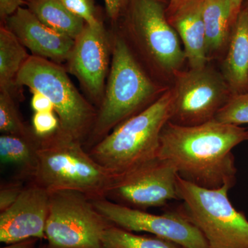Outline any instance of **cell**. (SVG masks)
Instances as JSON below:
<instances>
[{
    "label": "cell",
    "mask_w": 248,
    "mask_h": 248,
    "mask_svg": "<svg viewBox=\"0 0 248 248\" xmlns=\"http://www.w3.org/2000/svg\"><path fill=\"white\" fill-rule=\"evenodd\" d=\"M232 8V24L234 25L236 18L239 16L244 0H230Z\"/></svg>",
    "instance_id": "cell-31"
},
{
    "label": "cell",
    "mask_w": 248,
    "mask_h": 248,
    "mask_svg": "<svg viewBox=\"0 0 248 248\" xmlns=\"http://www.w3.org/2000/svg\"><path fill=\"white\" fill-rule=\"evenodd\" d=\"M109 55L110 46L102 23L99 20L94 24H86L76 40L68 61L70 72L94 99H99L104 91Z\"/></svg>",
    "instance_id": "cell-13"
},
{
    "label": "cell",
    "mask_w": 248,
    "mask_h": 248,
    "mask_svg": "<svg viewBox=\"0 0 248 248\" xmlns=\"http://www.w3.org/2000/svg\"><path fill=\"white\" fill-rule=\"evenodd\" d=\"M222 76L232 94L248 92V12L241 9L232 28Z\"/></svg>",
    "instance_id": "cell-15"
},
{
    "label": "cell",
    "mask_w": 248,
    "mask_h": 248,
    "mask_svg": "<svg viewBox=\"0 0 248 248\" xmlns=\"http://www.w3.org/2000/svg\"><path fill=\"white\" fill-rule=\"evenodd\" d=\"M161 1H164V2H166V1H167V2H169V0H161Z\"/></svg>",
    "instance_id": "cell-34"
},
{
    "label": "cell",
    "mask_w": 248,
    "mask_h": 248,
    "mask_svg": "<svg viewBox=\"0 0 248 248\" xmlns=\"http://www.w3.org/2000/svg\"><path fill=\"white\" fill-rule=\"evenodd\" d=\"M15 84L45 94L53 104L60 128L82 141L93 128L97 113L73 86L63 68L47 59L31 55L16 77Z\"/></svg>",
    "instance_id": "cell-6"
},
{
    "label": "cell",
    "mask_w": 248,
    "mask_h": 248,
    "mask_svg": "<svg viewBox=\"0 0 248 248\" xmlns=\"http://www.w3.org/2000/svg\"><path fill=\"white\" fill-rule=\"evenodd\" d=\"M172 108V91L168 89L144 110L119 124L89 154L116 180L136 172L157 159L160 136Z\"/></svg>",
    "instance_id": "cell-2"
},
{
    "label": "cell",
    "mask_w": 248,
    "mask_h": 248,
    "mask_svg": "<svg viewBox=\"0 0 248 248\" xmlns=\"http://www.w3.org/2000/svg\"><path fill=\"white\" fill-rule=\"evenodd\" d=\"M112 225L84 194L50 192L45 234L50 248H104L103 236Z\"/></svg>",
    "instance_id": "cell-7"
},
{
    "label": "cell",
    "mask_w": 248,
    "mask_h": 248,
    "mask_svg": "<svg viewBox=\"0 0 248 248\" xmlns=\"http://www.w3.org/2000/svg\"><path fill=\"white\" fill-rule=\"evenodd\" d=\"M214 120L232 125L248 124V92L232 94Z\"/></svg>",
    "instance_id": "cell-23"
},
{
    "label": "cell",
    "mask_w": 248,
    "mask_h": 248,
    "mask_svg": "<svg viewBox=\"0 0 248 248\" xmlns=\"http://www.w3.org/2000/svg\"><path fill=\"white\" fill-rule=\"evenodd\" d=\"M0 131L6 135L28 136L32 133L20 118L10 91L0 93Z\"/></svg>",
    "instance_id": "cell-22"
},
{
    "label": "cell",
    "mask_w": 248,
    "mask_h": 248,
    "mask_svg": "<svg viewBox=\"0 0 248 248\" xmlns=\"http://www.w3.org/2000/svg\"><path fill=\"white\" fill-rule=\"evenodd\" d=\"M34 241H35L34 239L24 240V241L8 244L7 246L1 248H31L33 245Z\"/></svg>",
    "instance_id": "cell-32"
},
{
    "label": "cell",
    "mask_w": 248,
    "mask_h": 248,
    "mask_svg": "<svg viewBox=\"0 0 248 248\" xmlns=\"http://www.w3.org/2000/svg\"><path fill=\"white\" fill-rule=\"evenodd\" d=\"M40 141L35 133L28 136L2 134L0 136L1 164L17 166L22 174L32 178L37 169Z\"/></svg>",
    "instance_id": "cell-19"
},
{
    "label": "cell",
    "mask_w": 248,
    "mask_h": 248,
    "mask_svg": "<svg viewBox=\"0 0 248 248\" xmlns=\"http://www.w3.org/2000/svg\"><path fill=\"white\" fill-rule=\"evenodd\" d=\"M50 192L32 182L16 203L0 214V241L10 244L29 239H46Z\"/></svg>",
    "instance_id": "cell-12"
},
{
    "label": "cell",
    "mask_w": 248,
    "mask_h": 248,
    "mask_svg": "<svg viewBox=\"0 0 248 248\" xmlns=\"http://www.w3.org/2000/svg\"><path fill=\"white\" fill-rule=\"evenodd\" d=\"M170 121L185 126L215 119L232 95L221 73L206 66L178 72L174 78Z\"/></svg>",
    "instance_id": "cell-9"
},
{
    "label": "cell",
    "mask_w": 248,
    "mask_h": 248,
    "mask_svg": "<svg viewBox=\"0 0 248 248\" xmlns=\"http://www.w3.org/2000/svg\"><path fill=\"white\" fill-rule=\"evenodd\" d=\"M91 201L104 218L114 226L125 231L146 232L184 248H210L201 232L177 211L153 215L107 198Z\"/></svg>",
    "instance_id": "cell-10"
},
{
    "label": "cell",
    "mask_w": 248,
    "mask_h": 248,
    "mask_svg": "<svg viewBox=\"0 0 248 248\" xmlns=\"http://www.w3.org/2000/svg\"><path fill=\"white\" fill-rule=\"evenodd\" d=\"M32 179L48 192L76 191L95 200L107 197L117 178L85 151L81 141L59 128L40 138Z\"/></svg>",
    "instance_id": "cell-3"
},
{
    "label": "cell",
    "mask_w": 248,
    "mask_h": 248,
    "mask_svg": "<svg viewBox=\"0 0 248 248\" xmlns=\"http://www.w3.org/2000/svg\"><path fill=\"white\" fill-rule=\"evenodd\" d=\"M31 107L35 112H50L54 111L53 104L46 96L40 92H32ZM55 112V111H54Z\"/></svg>",
    "instance_id": "cell-28"
},
{
    "label": "cell",
    "mask_w": 248,
    "mask_h": 248,
    "mask_svg": "<svg viewBox=\"0 0 248 248\" xmlns=\"http://www.w3.org/2000/svg\"><path fill=\"white\" fill-rule=\"evenodd\" d=\"M248 141V130L213 120L192 126L170 121L161 131L158 158L166 160L182 179L200 187L231 188L236 183L233 148Z\"/></svg>",
    "instance_id": "cell-1"
},
{
    "label": "cell",
    "mask_w": 248,
    "mask_h": 248,
    "mask_svg": "<svg viewBox=\"0 0 248 248\" xmlns=\"http://www.w3.org/2000/svg\"><path fill=\"white\" fill-rule=\"evenodd\" d=\"M168 89L157 86L147 76L125 40L117 37L107 88L93 135L104 138L119 124L153 104Z\"/></svg>",
    "instance_id": "cell-4"
},
{
    "label": "cell",
    "mask_w": 248,
    "mask_h": 248,
    "mask_svg": "<svg viewBox=\"0 0 248 248\" xmlns=\"http://www.w3.org/2000/svg\"><path fill=\"white\" fill-rule=\"evenodd\" d=\"M68 11L81 18L86 24L98 22L95 17L94 8L91 0H60Z\"/></svg>",
    "instance_id": "cell-25"
},
{
    "label": "cell",
    "mask_w": 248,
    "mask_h": 248,
    "mask_svg": "<svg viewBox=\"0 0 248 248\" xmlns=\"http://www.w3.org/2000/svg\"><path fill=\"white\" fill-rule=\"evenodd\" d=\"M29 55L24 46L6 27L0 29V88L9 91Z\"/></svg>",
    "instance_id": "cell-20"
},
{
    "label": "cell",
    "mask_w": 248,
    "mask_h": 248,
    "mask_svg": "<svg viewBox=\"0 0 248 248\" xmlns=\"http://www.w3.org/2000/svg\"><path fill=\"white\" fill-rule=\"evenodd\" d=\"M104 248H184L168 240L135 234L112 225L103 236Z\"/></svg>",
    "instance_id": "cell-21"
},
{
    "label": "cell",
    "mask_w": 248,
    "mask_h": 248,
    "mask_svg": "<svg viewBox=\"0 0 248 248\" xmlns=\"http://www.w3.org/2000/svg\"><path fill=\"white\" fill-rule=\"evenodd\" d=\"M31 0H25L26 3L28 2V1H30Z\"/></svg>",
    "instance_id": "cell-35"
},
{
    "label": "cell",
    "mask_w": 248,
    "mask_h": 248,
    "mask_svg": "<svg viewBox=\"0 0 248 248\" xmlns=\"http://www.w3.org/2000/svg\"><path fill=\"white\" fill-rule=\"evenodd\" d=\"M24 0H0V16L6 19L22 7Z\"/></svg>",
    "instance_id": "cell-30"
},
{
    "label": "cell",
    "mask_w": 248,
    "mask_h": 248,
    "mask_svg": "<svg viewBox=\"0 0 248 248\" xmlns=\"http://www.w3.org/2000/svg\"><path fill=\"white\" fill-rule=\"evenodd\" d=\"M33 133L38 138L49 136L60 128V120L54 111L35 112L32 120Z\"/></svg>",
    "instance_id": "cell-24"
},
{
    "label": "cell",
    "mask_w": 248,
    "mask_h": 248,
    "mask_svg": "<svg viewBox=\"0 0 248 248\" xmlns=\"http://www.w3.org/2000/svg\"><path fill=\"white\" fill-rule=\"evenodd\" d=\"M202 15L209 60L226 50L232 28L230 0H204Z\"/></svg>",
    "instance_id": "cell-17"
},
{
    "label": "cell",
    "mask_w": 248,
    "mask_h": 248,
    "mask_svg": "<svg viewBox=\"0 0 248 248\" xmlns=\"http://www.w3.org/2000/svg\"><path fill=\"white\" fill-rule=\"evenodd\" d=\"M24 187L19 184L1 186L0 190V212H4L12 206L19 198Z\"/></svg>",
    "instance_id": "cell-26"
},
{
    "label": "cell",
    "mask_w": 248,
    "mask_h": 248,
    "mask_svg": "<svg viewBox=\"0 0 248 248\" xmlns=\"http://www.w3.org/2000/svg\"><path fill=\"white\" fill-rule=\"evenodd\" d=\"M5 20L6 27L35 56L55 62L70 58L76 40L46 27L28 8H19Z\"/></svg>",
    "instance_id": "cell-14"
},
{
    "label": "cell",
    "mask_w": 248,
    "mask_h": 248,
    "mask_svg": "<svg viewBox=\"0 0 248 248\" xmlns=\"http://www.w3.org/2000/svg\"><path fill=\"white\" fill-rule=\"evenodd\" d=\"M130 0H104L108 17L112 20H117L126 11Z\"/></svg>",
    "instance_id": "cell-27"
},
{
    "label": "cell",
    "mask_w": 248,
    "mask_h": 248,
    "mask_svg": "<svg viewBox=\"0 0 248 248\" xmlns=\"http://www.w3.org/2000/svg\"><path fill=\"white\" fill-rule=\"evenodd\" d=\"M241 9L246 10V11H247L248 12V0H244Z\"/></svg>",
    "instance_id": "cell-33"
},
{
    "label": "cell",
    "mask_w": 248,
    "mask_h": 248,
    "mask_svg": "<svg viewBox=\"0 0 248 248\" xmlns=\"http://www.w3.org/2000/svg\"><path fill=\"white\" fill-rule=\"evenodd\" d=\"M165 4L161 0H130L126 11L129 29L147 58L158 71L174 78L186 58Z\"/></svg>",
    "instance_id": "cell-8"
},
{
    "label": "cell",
    "mask_w": 248,
    "mask_h": 248,
    "mask_svg": "<svg viewBox=\"0 0 248 248\" xmlns=\"http://www.w3.org/2000/svg\"><path fill=\"white\" fill-rule=\"evenodd\" d=\"M203 1L187 6L169 19L182 40L191 68H202L209 61L202 15Z\"/></svg>",
    "instance_id": "cell-16"
},
{
    "label": "cell",
    "mask_w": 248,
    "mask_h": 248,
    "mask_svg": "<svg viewBox=\"0 0 248 248\" xmlns=\"http://www.w3.org/2000/svg\"><path fill=\"white\" fill-rule=\"evenodd\" d=\"M203 1L204 0H169L166 9L168 19H170L190 5Z\"/></svg>",
    "instance_id": "cell-29"
},
{
    "label": "cell",
    "mask_w": 248,
    "mask_h": 248,
    "mask_svg": "<svg viewBox=\"0 0 248 248\" xmlns=\"http://www.w3.org/2000/svg\"><path fill=\"white\" fill-rule=\"evenodd\" d=\"M177 170L166 160L157 158L136 172L117 179L106 198L130 208L164 206L179 200Z\"/></svg>",
    "instance_id": "cell-11"
},
{
    "label": "cell",
    "mask_w": 248,
    "mask_h": 248,
    "mask_svg": "<svg viewBox=\"0 0 248 248\" xmlns=\"http://www.w3.org/2000/svg\"><path fill=\"white\" fill-rule=\"evenodd\" d=\"M177 212L203 235L210 248H248V221L228 199V186L208 189L177 176Z\"/></svg>",
    "instance_id": "cell-5"
},
{
    "label": "cell",
    "mask_w": 248,
    "mask_h": 248,
    "mask_svg": "<svg viewBox=\"0 0 248 248\" xmlns=\"http://www.w3.org/2000/svg\"><path fill=\"white\" fill-rule=\"evenodd\" d=\"M28 9L52 30L76 40L84 31L86 23L72 14L60 0H31Z\"/></svg>",
    "instance_id": "cell-18"
}]
</instances>
